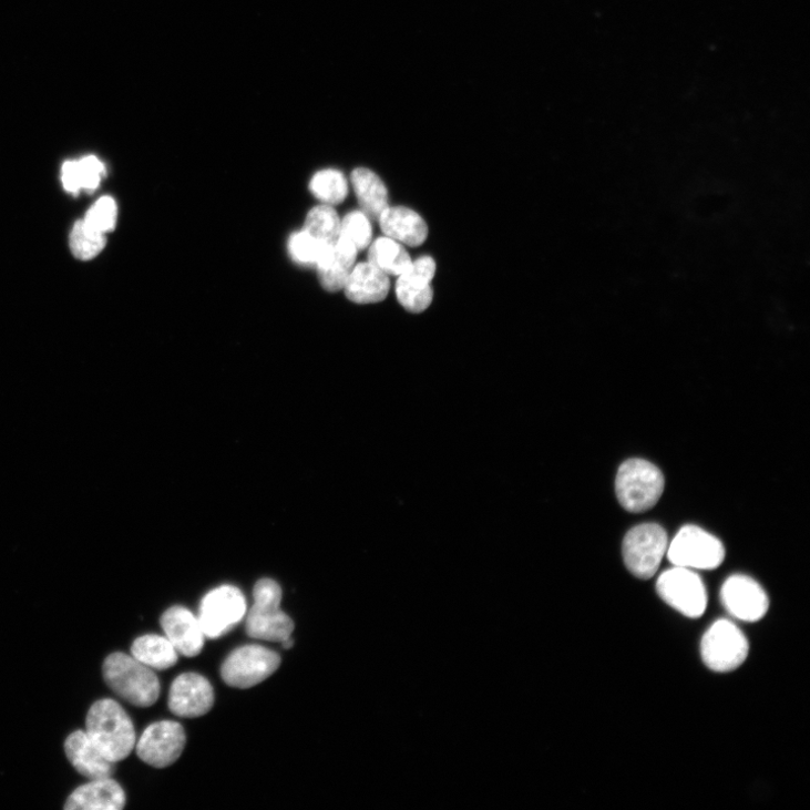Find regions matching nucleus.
I'll list each match as a JSON object with an SVG mask.
<instances>
[{
  "label": "nucleus",
  "mask_w": 810,
  "mask_h": 810,
  "mask_svg": "<svg viewBox=\"0 0 810 810\" xmlns=\"http://www.w3.org/2000/svg\"><path fill=\"white\" fill-rule=\"evenodd\" d=\"M91 740L113 763L126 759L136 744L133 722L120 704L112 699L96 701L86 717Z\"/></svg>",
  "instance_id": "nucleus-1"
},
{
  "label": "nucleus",
  "mask_w": 810,
  "mask_h": 810,
  "mask_svg": "<svg viewBox=\"0 0 810 810\" xmlns=\"http://www.w3.org/2000/svg\"><path fill=\"white\" fill-rule=\"evenodd\" d=\"M103 676L107 686L133 706L152 707L160 699V679L133 656L121 652L111 654L104 660Z\"/></svg>",
  "instance_id": "nucleus-2"
},
{
  "label": "nucleus",
  "mask_w": 810,
  "mask_h": 810,
  "mask_svg": "<svg viewBox=\"0 0 810 810\" xmlns=\"http://www.w3.org/2000/svg\"><path fill=\"white\" fill-rule=\"evenodd\" d=\"M280 585L271 578L259 580L254 588L255 604L247 616L248 636L268 642H283L291 636L294 623L280 611Z\"/></svg>",
  "instance_id": "nucleus-3"
},
{
  "label": "nucleus",
  "mask_w": 810,
  "mask_h": 810,
  "mask_svg": "<svg viewBox=\"0 0 810 810\" xmlns=\"http://www.w3.org/2000/svg\"><path fill=\"white\" fill-rule=\"evenodd\" d=\"M665 476L654 464L633 459L618 470L616 493L622 506L634 513L652 509L665 491Z\"/></svg>",
  "instance_id": "nucleus-4"
},
{
  "label": "nucleus",
  "mask_w": 810,
  "mask_h": 810,
  "mask_svg": "<svg viewBox=\"0 0 810 810\" xmlns=\"http://www.w3.org/2000/svg\"><path fill=\"white\" fill-rule=\"evenodd\" d=\"M748 655V638L729 621H717L703 637V660L715 673L726 674L739 669Z\"/></svg>",
  "instance_id": "nucleus-5"
},
{
  "label": "nucleus",
  "mask_w": 810,
  "mask_h": 810,
  "mask_svg": "<svg viewBox=\"0 0 810 810\" xmlns=\"http://www.w3.org/2000/svg\"><path fill=\"white\" fill-rule=\"evenodd\" d=\"M280 666V656L260 645H246L235 649L221 668L224 681L234 688H253L270 676Z\"/></svg>",
  "instance_id": "nucleus-6"
},
{
  "label": "nucleus",
  "mask_w": 810,
  "mask_h": 810,
  "mask_svg": "<svg viewBox=\"0 0 810 810\" xmlns=\"http://www.w3.org/2000/svg\"><path fill=\"white\" fill-rule=\"evenodd\" d=\"M668 535L657 524H643L630 530L624 539L623 555L628 571L638 578L655 575L666 556Z\"/></svg>",
  "instance_id": "nucleus-7"
},
{
  "label": "nucleus",
  "mask_w": 810,
  "mask_h": 810,
  "mask_svg": "<svg viewBox=\"0 0 810 810\" xmlns=\"http://www.w3.org/2000/svg\"><path fill=\"white\" fill-rule=\"evenodd\" d=\"M656 591L663 602L686 617L699 618L706 612V587L694 570L675 566L663 572L657 580Z\"/></svg>",
  "instance_id": "nucleus-8"
},
{
  "label": "nucleus",
  "mask_w": 810,
  "mask_h": 810,
  "mask_svg": "<svg viewBox=\"0 0 810 810\" xmlns=\"http://www.w3.org/2000/svg\"><path fill=\"white\" fill-rule=\"evenodd\" d=\"M247 614V603L240 588L223 585L202 601L198 622L205 637L218 638L229 633Z\"/></svg>",
  "instance_id": "nucleus-9"
},
{
  "label": "nucleus",
  "mask_w": 810,
  "mask_h": 810,
  "mask_svg": "<svg viewBox=\"0 0 810 810\" xmlns=\"http://www.w3.org/2000/svg\"><path fill=\"white\" fill-rule=\"evenodd\" d=\"M668 558L674 566L690 570H715L725 558L722 543L706 531L688 525L683 527L668 546Z\"/></svg>",
  "instance_id": "nucleus-10"
},
{
  "label": "nucleus",
  "mask_w": 810,
  "mask_h": 810,
  "mask_svg": "<svg viewBox=\"0 0 810 810\" xmlns=\"http://www.w3.org/2000/svg\"><path fill=\"white\" fill-rule=\"evenodd\" d=\"M186 746V734L176 721L162 720L146 728L135 744L137 757L154 768L174 765Z\"/></svg>",
  "instance_id": "nucleus-11"
},
{
  "label": "nucleus",
  "mask_w": 810,
  "mask_h": 810,
  "mask_svg": "<svg viewBox=\"0 0 810 810\" xmlns=\"http://www.w3.org/2000/svg\"><path fill=\"white\" fill-rule=\"evenodd\" d=\"M720 599L736 619L755 623L769 611V598L763 587L747 575H731L722 584Z\"/></svg>",
  "instance_id": "nucleus-12"
},
{
  "label": "nucleus",
  "mask_w": 810,
  "mask_h": 810,
  "mask_svg": "<svg viewBox=\"0 0 810 810\" xmlns=\"http://www.w3.org/2000/svg\"><path fill=\"white\" fill-rule=\"evenodd\" d=\"M435 274V263L429 256L412 262L399 276L396 293L399 304L411 314H422L433 299L431 281Z\"/></svg>",
  "instance_id": "nucleus-13"
},
{
  "label": "nucleus",
  "mask_w": 810,
  "mask_h": 810,
  "mask_svg": "<svg viewBox=\"0 0 810 810\" xmlns=\"http://www.w3.org/2000/svg\"><path fill=\"white\" fill-rule=\"evenodd\" d=\"M214 705V690L207 679L197 674H184L171 687V711L184 718L206 715Z\"/></svg>",
  "instance_id": "nucleus-14"
},
{
  "label": "nucleus",
  "mask_w": 810,
  "mask_h": 810,
  "mask_svg": "<svg viewBox=\"0 0 810 810\" xmlns=\"http://www.w3.org/2000/svg\"><path fill=\"white\" fill-rule=\"evenodd\" d=\"M166 637L176 650L186 656H197L203 647L205 635L198 618L188 609L175 606L166 611L161 621Z\"/></svg>",
  "instance_id": "nucleus-15"
},
{
  "label": "nucleus",
  "mask_w": 810,
  "mask_h": 810,
  "mask_svg": "<svg viewBox=\"0 0 810 810\" xmlns=\"http://www.w3.org/2000/svg\"><path fill=\"white\" fill-rule=\"evenodd\" d=\"M390 286L389 275L366 262L353 266L342 289L351 303L372 305L387 299Z\"/></svg>",
  "instance_id": "nucleus-16"
},
{
  "label": "nucleus",
  "mask_w": 810,
  "mask_h": 810,
  "mask_svg": "<svg viewBox=\"0 0 810 810\" xmlns=\"http://www.w3.org/2000/svg\"><path fill=\"white\" fill-rule=\"evenodd\" d=\"M64 751L72 767L91 780L109 778L114 771V763L103 756L86 730L70 734L64 744Z\"/></svg>",
  "instance_id": "nucleus-17"
},
{
  "label": "nucleus",
  "mask_w": 810,
  "mask_h": 810,
  "mask_svg": "<svg viewBox=\"0 0 810 810\" xmlns=\"http://www.w3.org/2000/svg\"><path fill=\"white\" fill-rule=\"evenodd\" d=\"M126 797L123 788L111 777L94 779L73 791L64 809L75 810H121Z\"/></svg>",
  "instance_id": "nucleus-18"
},
{
  "label": "nucleus",
  "mask_w": 810,
  "mask_h": 810,
  "mask_svg": "<svg viewBox=\"0 0 810 810\" xmlns=\"http://www.w3.org/2000/svg\"><path fill=\"white\" fill-rule=\"evenodd\" d=\"M379 223L385 235L409 247L421 246L428 237L425 221L414 211L403 207H387Z\"/></svg>",
  "instance_id": "nucleus-19"
},
{
  "label": "nucleus",
  "mask_w": 810,
  "mask_h": 810,
  "mask_svg": "<svg viewBox=\"0 0 810 810\" xmlns=\"http://www.w3.org/2000/svg\"><path fill=\"white\" fill-rule=\"evenodd\" d=\"M357 253V249L340 236L328 246L316 266L319 280L326 290L335 293L344 288L355 266Z\"/></svg>",
  "instance_id": "nucleus-20"
},
{
  "label": "nucleus",
  "mask_w": 810,
  "mask_h": 810,
  "mask_svg": "<svg viewBox=\"0 0 810 810\" xmlns=\"http://www.w3.org/2000/svg\"><path fill=\"white\" fill-rule=\"evenodd\" d=\"M351 184L361 211L371 219L379 221L389 201L382 180L370 170L357 168L352 172Z\"/></svg>",
  "instance_id": "nucleus-21"
},
{
  "label": "nucleus",
  "mask_w": 810,
  "mask_h": 810,
  "mask_svg": "<svg viewBox=\"0 0 810 810\" xmlns=\"http://www.w3.org/2000/svg\"><path fill=\"white\" fill-rule=\"evenodd\" d=\"M134 658L153 670H168L178 660V652L167 637L144 635L136 638L131 647Z\"/></svg>",
  "instance_id": "nucleus-22"
},
{
  "label": "nucleus",
  "mask_w": 810,
  "mask_h": 810,
  "mask_svg": "<svg viewBox=\"0 0 810 810\" xmlns=\"http://www.w3.org/2000/svg\"><path fill=\"white\" fill-rule=\"evenodd\" d=\"M368 262L391 276H400L412 263L402 244L389 237L379 238L370 245Z\"/></svg>",
  "instance_id": "nucleus-23"
},
{
  "label": "nucleus",
  "mask_w": 810,
  "mask_h": 810,
  "mask_svg": "<svg viewBox=\"0 0 810 810\" xmlns=\"http://www.w3.org/2000/svg\"><path fill=\"white\" fill-rule=\"evenodd\" d=\"M340 223L335 208L322 204L309 212L305 230L324 244H332L340 236Z\"/></svg>",
  "instance_id": "nucleus-24"
},
{
  "label": "nucleus",
  "mask_w": 810,
  "mask_h": 810,
  "mask_svg": "<svg viewBox=\"0 0 810 810\" xmlns=\"http://www.w3.org/2000/svg\"><path fill=\"white\" fill-rule=\"evenodd\" d=\"M310 191L320 202L334 206L346 199L348 195V183L341 172L325 170L312 177Z\"/></svg>",
  "instance_id": "nucleus-25"
},
{
  "label": "nucleus",
  "mask_w": 810,
  "mask_h": 810,
  "mask_svg": "<svg viewBox=\"0 0 810 810\" xmlns=\"http://www.w3.org/2000/svg\"><path fill=\"white\" fill-rule=\"evenodd\" d=\"M106 245L105 235L91 228L85 221H79L70 235V249L78 259L91 260L99 256Z\"/></svg>",
  "instance_id": "nucleus-26"
},
{
  "label": "nucleus",
  "mask_w": 810,
  "mask_h": 810,
  "mask_svg": "<svg viewBox=\"0 0 810 810\" xmlns=\"http://www.w3.org/2000/svg\"><path fill=\"white\" fill-rule=\"evenodd\" d=\"M307 233L305 229L293 234L288 240L290 258L303 266H317L328 246Z\"/></svg>",
  "instance_id": "nucleus-27"
},
{
  "label": "nucleus",
  "mask_w": 810,
  "mask_h": 810,
  "mask_svg": "<svg viewBox=\"0 0 810 810\" xmlns=\"http://www.w3.org/2000/svg\"><path fill=\"white\" fill-rule=\"evenodd\" d=\"M370 219L362 211L348 213L340 223V237L348 240L357 252L370 247L373 235Z\"/></svg>",
  "instance_id": "nucleus-28"
},
{
  "label": "nucleus",
  "mask_w": 810,
  "mask_h": 810,
  "mask_svg": "<svg viewBox=\"0 0 810 810\" xmlns=\"http://www.w3.org/2000/svg\"><path fill=\"white\" fill-rule=\"evenodd\" d=\"M117 218V206L110 196L100 198L88 212L84 221L94 230L106 235L114 230Z\"/></svg>",
  "instance_id": "nucleus-29"
},
{
  "label": "nucleus",
  "mask_w": 810,
  "mask_h": 810,
  "mask_svg": "<svg viewBox=\"0 0 810 810\" xmlns=\"http://www.w3.org/2000/svg\"><path fill=\"white\" fill-rule=\"evenodd\" d=\"M82 189L95 191L105 173L103 164L94 156L79 162Z\"/></svg>",
  "instance_id": "nucleus-30"
},
{
  "label": "nucleus",
  "mask_w": 810,
  "mask_h": 810,
  "mask_svg": "<svg viewBox=\"0 0 810 810\" xmlns=\"http://www.w3.org/2000/svg\"><path fill=\"white\" fill-rule=\"evenodd\" d=\"M62 184L65 191L79 193L82 189L79 162H66L62 167Z\"/></svg>",
  "instance_id": "nucleus-31"
},
{
  "label": "nucleus",
  "mask_w": 810,
  "mask_h": 810,
  "mask_svg": "<svg viewBox=\"0 0 810 810\" xmlns=\"http://www.w3.org/2000/svg\"><path fill=\"white\" fill-rule=\"evenodd\" d=\"M281 644L287 649L291 648V646L294 645V639L290 636V637L286 638L285 640H283Z\"/></svg>",
  "instance_id": "nucleus-32"
}]
</instances>
